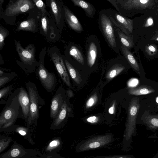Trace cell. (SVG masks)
<instances>
[{
  "label": "cell",
  "mask_w": 158,
  "mask_h": 158,
  "mask_svg": "<svg viewBox=\"0 0 158 158\" xmlns=\"http://www.w3.org/2000/svg\"><path fill=\"white\" fill-rule=\"evenodd\" d=\"M20 89L14 91L5 102V106L0 115V132L11 126L17 119L24 120L22 109L18 100Z\"/></svg>",
  "instance_id": "obj_1"
},
{
  "label": "cell",
  "mask_w": 158,
  "mask_h": 158,
  "mask_svg": "<svg viewBox=\"0 0 158 158\" xmlns=\"http://www.w3.org/2000/svg\"><path fill=\"white\" fill-rule=\"evenodd\" d=\"M36 6L33 0H10L5 9L0 12V19L10 25H14L17 16L29 13Z\"/></svg>",
  "instance_id": "obj_2"
},
{
  "label": "cell",
  "mask_w": 158,
  "mask_h": 158,
  "mask_svg": "<svg viewBox=\"0 0 158 158\" xmlns=\"http://www.w3.org/2000/svg\"><path fill=\"white\" fill-rule=\"evenodd\" d=\"M30 99V112L26 122L28 128L31 130V126L36 125L39 117L40 106H44L45 101L39 95L35 84L31 82L26 84Z\"/></svg>",
  "instance_id": "obj_3"
},
{
  "label": "cell",
  "mask_w": 158,
  "mask_h": 158,
  "mask_svg": "<svg viewBox=\"0 0 158 158\" xmlns=\"http://www.w3.org/2000/svg\"><path fill=\"white\" fill-rule=\"evenodd\" d=\"M42 154L36 149L26 148L15 141L8 151L0 155V158H40Z\"/></svg>",
  "instance_id": "obj_4"
},
{
  "label": "cell",
  "mask_w": 158,
  "mask_h": 158,
  "mask_svg": "<svg viewBox=\"0 0 158 158\" xmlns=\"http://www.w3.org/2000/svg\"><path fill=\"white\" fill-rule=\"evenodd\" d=\"M46 51V48L45 47L40 53L38 75L44 87L47 91L50 92L54 89L56 80L55 75L53 73L49 72L44 66V58Z\"/></svg>",
  "instance_id": "obj_5"
},
{
  "label": "cell",
  "mask_w": 158,
  "mask_h": 158,
  "mask_svg": "<svg viewBox=\"0 0 158 158\" xmlns=\"http://www.w3.org/2000/svg\"><path fill=\"white\" fill-rule=\"evenodd\" d=\"M140 105L139 99L136 97L131 101L128 108V116L124 136L126 140H129L134 134L136 128V122Z\"/></svg>",
  "instance_id": "obj_6"
},
{
  "label": "cell",
  "mask_w": 158,
  "mask_h": 158,
  "mask_svg": "<svg viewBox=\"0 0 158 158\" xmlns=\"http://www.w3.org/2000/svg\"><path fill=\"white\" fill-rule=\"evenodd\" d=\"M46 5L52 19L55 23L58 29L63 26L64 19L63 10L64 4L62 0H46Z\"/></svg>",
  "instance_id": "obj_7"
},
{
  "label": "cell",
  "mask_w": 158,
  "mask_h": 158,
  "mask_svg": "<svg viewBox=\"0 0 158 158\" xmlns=\"http://www.w3.org/2000/svg\"><path fill=\"white\" fill-rule=\"evenodd\" d=\"M99 15V23L102 32L110 45L114 48L116 46V43L114 25L105 10H101Z\"/></svg>",
  "instance_id": "obj_8"
},
{
  "label": "cell",
  "mask_w": 158,
  "mask_h": 158,
  "mask_svg": "<svg viewBox=\"0 0 158 158\" xmlns=\"http://www.w3.org/2000/svg\"><path fill=\"white\" fill-rule=\"evenodd\" d=\"M156 0H132L130 1L117 3L120 13L124 15L133 9H150L155 4Z\"/></svg>",
  "instance_id": "obj_9"
},
{
  "label": "cell",
  "mask_w": 158,
  "mask_h": 158,
  "mask_svg": "<svg viewBox=\"0 0 158 158\" xmlns=\"http://www.w3.org/2000/svg\"><path fill=\"white\" fill-rule=\"evenodd\" d=\"M40 11L36 6L29 12L27 19L19 24L17 30L36 32L39 25V14Z\"/></svg>",
  "instance_id": "obj_10"
},
{
  "label": "cell",
  "mask_w": 158,
  "mask_h": 158,
  "mask_svg": "<svg viewBox=\"0 0 158 158\" xmlns=\"http://www.w3.org/2000/svg\"><path fill=\"white\" fill-rule=\"evenodd\" d=\"M112 139V136L110 135L94 137L81 144L79 150L81 152L99 148L111 142Z\"/></svg>",
  "instance_id": "obj_11"
},
{
  "label": "cell",
  "mask_w": 158,
  "mask_h": 158,
  "mask_svg": "<svg viewBox=\"0 0 158 158\" xmlns=\"http://www.w3.org/2000/svg\"><path fill=\"white\" fill-rule=\"evenodd\" d=\"M15 42L16 50L22 62L27 65L32 64L35 59L34 46L30 44L24 48L19 42L15 40Z\"/></svg>",
  "instance_id": "obj_12"
},
{
  "label": "cell",
  "mask_w": 158,
  "mask_h": 158,
  "mask_svg": "<svg viewBox=\"0 0 158 158\" xmlns=\"http://www.w3.org/2000/svg\"><path fill=\"white\" fill-rule=\"evenodd\" d=\"M66 100L65 95L61 88L56 90L51 102L50 116L54 119L58 114L64 102Z\"/></svg>",
  "instance_id": "obj_13"
},
{
  "label": "cell",
  "mask_w": 158,
  "mask_h": 158,
  "mask_svg": "<svg viewBox=\"0 0 158 158\" xmlns=\"http://www.w3.org/2000/svg\"><path fill=\"white\" fill-rule=\"evenodd\" d=\"M105 10L107 13L110 15L130 33H132L134 26L133 20L127 18L113 8H109Z\"/></svg>",
  "instance_id": "obj_14"
},
{
  "label": "cell",
  "mask_w": 158,
  "mask_h": 158,
  "mask_svg": "<svg viewBox=\"0 0 158 158\" xmlns=\"http://www.w3.org/2000/svg\"><path fill=\"white\" fill-rule=\"evenodd\" d=\"M51 58L62 79L68 86L70 87L71 83L69 77L62 58L56 53L52 54Z\"/></svg>",
  "instance_id": "obj_15"
},
{
  "label": "cell",
  "mask_w": 158,
  "mask_h": 158,
  "mask_svg": "<svg viewBox=\"0 0 158 158\" xmlns=\"http://www.w3.org/2000/svg\"><path fill=\"white\" fill-rule=\"evenodd\" d=\"M71 111L67 101L66 100L63 103L56 116L53 119L50 128L56 130L60 128L63 124L69 113Z\"/></svg>",
  "instance_id": "obj_16"
},
{
  "label": "cell",
  "mask_w": 158,
  "mask_h": 158,
  "mask_svg": "<svg viewBox=\"0 0 158 158\" xmlns=\"http://www.w3.org/2000/svg\"><path fill=\"white\" fill-rule=\"evenodd\" d=\"M63 10L64 20L69 26L75 31H82L83 27L78 19L64 4L63 5Z\"/></svg>",
  "instance_id": "obj_17"
},
{
  "label": "cell",
  "mask_w": 158,
  "mask_h": 158,
  "mask_svg": "<svg viewBox=\"0 0 158 158\" xmlns=\"http://www.w3.org/2000/svg\"><path fill=\"white\" fill-rule=\"evenodd\" d=\"M18 100L22 108L24 120L27 122L30 112V99L28 93L23 87L20 88Z\"/></svg>",
  "instance_id": "obj_18"
},
{
  "label": "cell",
  "mask_w": 158,
  "mask_h": 158,
  "mask_svg": "<svg viewBox=\"0 0 158 158\" xmlns=\"http://www.w3.org/2000/svg\"><path fill=\"white\" fill-rule=\"evenodd\" d=\"M39 16V26L42 31L45 34H47L49 30L53 32L56 28H57L55 23L51 18L50 14H46L43 15L40 11Z\"/></svg>",
  "instance_id": "obj_19"
},
{
  "label": "cell",
  "mask_w": 158,
  "mask_h": 158,
  "mask_svg": "<svg viewBox=\"0 0 158 158\" xmlns=\"http://www.w3.org/2000/svg\"><path fill=\"white\" fill-rule=\"evenodd\" d=\"M3 131L15 132L23 136L31 144L34 145L35 144V142L31 136V130L27 127L13 124L4 129Z\"/></svg>",
  "instance_id": "obj_20"
},
{
  "label": "cell",
  "mask_w": 158,
  "mask_h": 158,
  "mask_svg": "<svg viewBox=\"0 0 158 158\" xmlns=\"http://www.w3.org/2000/svg\"><path fill=\"white\" fill-rule=\"evenodd\" d=\"M70 0L75 6H78L83 9L87 17L91 18H94L96 14V10L92 4L85 0Z\"/></svg>",
  "instance_id": "obj_21"
},
{
  "label": "cell",
  "mask_w": 158,
  "mask_h": 158,
  "mask_svg": "<svg viewBox=\"0 0 158 158\" xmlns=\"http://www.w3.org/2000/svg\"><path fill=\"white\" fill-rule=\"evenodd\" d=\"M121 48L123 54L129 64L135 70L140 73L139 67L133 54L127 48L122 44Z\"/></svg>",
  "instance_id": "obj_22"
},
{
  "label": "cell",
  "mask_w": 158,
  "mask_h": 158,
  "mask_svg": "<svg viewBox=\"0 0 158 158\" xmlns=\"http://www.w3.org/2000/svg\"><path fill=\"white\" fill-rule=\"evenodd\" d=\"M155 91V90L151 86L143 85L131 88L128 90V93L130 94L138 96L149 94Z\"/></svg>",
  "instance_id": "obj_23"
},
{
  "label": "cell",
  "mask_w": 158,
  "mask_h": 158,
  "mask_svg": "<svg viewBox=\"0 0 158 158\" xmlns=\"http://www.w3.org/2000/svg\"><path fill=\"white\" fill-rule=\"evenodd\" d=\"M142 118L144 123L150 129H158V116L152 115L149 114L144 113Z\"/></svg>",
  "instance_id": "obj_24"
},
{
  "label": "cell",
  "mask_w": 158,
  "mask_h": 158,
  "mask_svg": "<svg viewBox=\"0 0 158 158\" xmlns=\"http://www.w3.org/2000/svg\"><path fill=\"white\" fill-rule=\"evenodd\" d=\"M97 55L96 46L94 43L92 42L89 45L87 54V62L89 67H92L94 64Z\"/></svg>",
  "instance_id": "obj_25"
},
{
  "label": "cell",
  "mask_w": 158,
  "mask_h": 158,
  "mask_svg": "<svg viewBox=\"0 0 158 158\" xmlns=\"http://www.w3.org/2000/svg\"><path fill=\"white\" fill-rule=\"evenodd\" d=\"M115 29L123 44L128 49L131 48L134 45L132 38L125 34L118 28L115 27Z\"/></svg>",
  "instance_id": "obj_26"
},
{
  "label": "cell",
  "mask_w": 158,
  "mask_h": 158,
  "mask_svg": "<svg viewBox=\"0 0 158 158\" xmlns=\"http://www.w3.org/2000/svg\"><path fill=\"white\" fill-rule=\"evenodd\" d=\"M62 143L60 138L57 137L54 138L46 147L45 151L48 153L56 152L61 148Z\"/></svg>",
  "instance_id": "obj_27"
},
{
  "label": "cell",
  "mask_w": 158,
  "mask_h": 158,
  "mask_svg": "<svg viewBox=\"0 0 158 158\" xmlns=\"http://www.w3.org/2000/svg\"><path fill=\"white\" fill-rule=\"evenodd\" d=\"M65 63L72 78L77 84H80L82 80L78 71L67 60H65Z\"/></svg>",
  "instance_id": "obj_28"
},
{
  "label": "cell",
  "mask_w": 158,
  "mask_h": 158,
  "mask_svg": "<svg viewBox=\"0 0 158 158\" xmlns=\"http://www.w3.org/2000/svg\"><path fill=\"white\" fill-rule=\"evenodd\" d=\"M123 66L117 64L111 68L108 72L106 76V78L110 81L120 74L125 69Z\"/></svg>",
  "instance_id": "obj_29"
},
{
  "label": "cell",
  "mask_w": 158,
  "mask_h": 158,
  "mask_svg": "<svg viewBox=\"0 0 158 158\" xmlns=\"http://www.w3.org/2000/svg\"><path fill=\"white\" fill-rule=\"evenodd\" d=\"M69 53L78 62L82 65L84 64V60L83 56L77 47L74 46H72L70 49Z\"/></svg>",
  "instance_id": "obj_30"
},
{
  "label": "cell",
  "mask_w": 158,
  "mask_h": 158,
  "mask_svg": "<svg viewBox=\"0 0 158 158\" xmlns=\"http://www.w3.org/2000/svg\"><path fill=\"white\" fill-rule=\"evenodd\" d=\"M13 138L6 136H0V153L5 150L12 141Z\"/></svg>",
  "instance_id": "obj_31"
},
{
  "label": "cell",
  "mask_w": 158,
  "mask_h": 158,
  "mask_svg": "<svg viewBox=\"0 0 158 158\" xmlns=\"http://www.w3.org/2000/svg\"><path fill=\"white\" fill-rule=\"evenodd\" d=\"M9 34V32L5 28L0 26V50H1L4 45V41L5 38Z\"/></svg>",
  "instance_id": "obj_32"
},
{
  "label": "cell",
  "mask_w": 158,
  "mask_h": 158,
  "mask_svg": "<svg viewBox=\"0 0 158 158\" xmlns=\"http://www.w3.org/2000/svg\"><path fill=\"white\" fill-rule=\"evenodd\" d=\"M36 6L41 11L42 14H50L48 11L46 9V4L42 0H33Z\"/></svg>",
  "instance_id": "obj_33"
},
{
  "label": "cell",
  "mask_w": 158,
  "mask_h": 158,
  "mask_svg": "<svg viewBox=\"0 0 158 158\" xmlns=\"http://www.w3.org/2000/svg\"><path fill=\"white\" fill-rule=\"evenodd\" d=\"M145 51L146 53L149 56L156 55L158 51L157 47L153 44H148L145 46Z\"/></svg>",
  "instance_id": "obj_34"
},
{
  "label": "cell",
  "mask_w": 158,
  "mask_h": 158,
  "mask_svg": "<svg viewBox=\"0 0 158 158\" xmlns=\"http://www.w3.org/2000/svg\"><path fill=\"white\" fill-rule=\"evenodd\" d=\"M107 13L114 25L116 27L119 29L123 32L125 34L129 35L130 33L126 29H125L118 22L110 15L108 13Z\"/></svg>",
  "instance_id": "obj_35"
},
{
  "label": "cell",
  "mask_w": 158,
  "mask_h": 158,
  "mask_svg": "<svg viewBox=\"0 0 158 158\" xmlns=\"http://www.w3.org/2000/svg\"><path fill=\"white\" fill-rule=\"evenodd\" d=\"M98 100V97L97 93H95L92 95L88 100L86 103V107L87 108L90 107L96 103Z\"/></svg>",
  "instance_id": "obj_36"
},
{
  "label": "cell",
  "mask_w": 158,
  "mask_h": 158,
  "mask_svg": "<svg viewBox=\"0 0 158 158\" xmlns=\"http://www.w3.org/2000/svg\"><path fill=\"white\" fill-rule=\"evenodd\" d=\"M12 86L10 85L0 90V98L1 99L5 98L8 95L12 89Z\"/></svg>",
  "instance_id": "obj_37"
},
{
  "label": "cell",
  "mask_w": 158,
  "mask_h": 158,
  "mask_svg": "<svg viewBox=\"0 0 158 158\" xmlns=\"http://www.w3.org/2000/svg\"><path fill=\"white\" fill-rule=\"evenodd\" d=\"M63 157L60 156L59 154H58L56 152L54 153H48L47 154H42L40 158H62Z\"/></svg>",
  "instance_id": "obj_38"
},
{
  "label": "cell",
  "mask_w": 158,
  "mask_h": 158,
  "mask_svg": "<svg viewBox=\"0 0 158 158\" xmlns=\"http://www.w3.org/2000/svg\"><path fill=\"white\" fill-rule=\"evenodd\" d=\"M10 77H7L0 76V87L3 86L9 81Z\"/></svg>",
  "instance_id": "obj_39"
},
{
  "label": "cell",
  "mask_w": 158,
  "mask_h": 158,
  "mask_svg": "<svg viewBox=\"0 0 158 158\" xmlns=\"http://www.w3.org/2000/svg\"><path fill=\"white\" fill-rule=\"evenodd\" d=\"M98 120V118L96 116H92L87 119V121L91 123H96Z\"/></svg>",
  "instance_id": "obj_40"
},
{
  "label": "cell",
  "mask_w": 158,
  "mask_h": 158,
  "mask_svg": "<svg viewBox=\"0 0 158 158\" xmlns=\"http://www.w3.org/2000/svg\"><path fill=\"white\" fill-rule=\"evenodd\" d=\"M108 2H109L115 8V10H117L120 13V11L118 8L117 5V3L116 0H106Z\"/></svg>",
  "instance_id": "obj_41"
},
{
  "label": "cell",
  "mask_w": 158,
  "mask_h": 158,
  "mask_svg": "<svg viewBox=\"0 0 158 158\" xmlns=\"http://www.w3.org/2000/svg\"><path fill=\"white\" fill-rule=\"evenodd\" d=\"M153 23V21L152 18L150 17L147 20L145 26L146 27H149L152 25Z\"/></svg>",
  "instance_id": "obj_42"
},
{
  "label": "cell",
  "mask_w": 158,
  "mask_h": 158,
  "mask_svg": "<svg viewBox=\"0 0 158 158\" xmlns=\"http://www.w3.org/2000/svg\"><path fill=\"white\" fill-rule=\"evenodd\" d=\"M150 40H152L158 41V30L155 32L154 35L152 37Z\"/></svg>",
  "instance_id": "obj_43"
},
{
  "label": "cell",
  "mask_w": 158,
  "mask_h": 158,
  "mask_svg": "<svg viewBox=\"0 0 158 158\" xmlns=\"http://www.w3.org/2000/svg\"><path fill=\"white\" fill-rule=\"evenodd\" d=\"M115 110V103L114 102L112 106L109 108V112L111 114H113Z\"/></svg>",
  "instance_id": "obj_44"
},
{
  "label": "cell",
  "mask_w": 158,
  "mask_h": 158,
  "mask_svg": "<svg viewBox=\"0 0 158 158\" xmlns=\"http://www.w3.org/2000/svg\"><path fill=\"white\" fill-rule=\"evenodd\" d=\"M105 157V158H129V157H127L126 156H100V157Z\"/></svg>",
  "instance_id": "obj_45"
},
{
  "label": "cell",
  "mask_w": 158,
  "mask_h": 158,
  "mask_svg": "<svg viewBox=\"0 0 158 158\" xmlns=\"http://www.w3.org/2000/svg\"><path fill=\"white\" fill-rule=\"evenodd\" d=\"M68 96L69 98H71L73 96V94L71 90H68L67 91Z\"/></svg>",
  "instance_id": "obj_46"
},
{
  "label": "cell",
  "mask_w": 158,
  "mask_h": 158,
  "mask_svg": "<svg viewBox=\"0 0 158 158\" xmlns=\"http://www.w3.org/2000/svg\"><path fill=\"white\" fill-rule=\"evenodd\" d=\"M4 2V0H0V12H1L3 9L2 6Z\"/></svg>",
  "instance_id": "obj_47"
},
{
  "label": "cell",
  "mask_w": 158,
  "mask_h": 158,
  "mask_svg": "<svg viewBox=\"0 0 158 158\" xmlns=\"http://www.w3.org/2000/svg\"><path fill=\"white\" fill-rule=\"evenodd\" d=\"M3 72L1 70H0V76H1L3 73Z\"/></svg>",
  "instance_id": "obj_48"
},
{
  "label": "cell",
  "mask_w": 158,
  "mask_h": 158,
  "mask_svg": "<svg viewBox=\"0 0 158 158\" xmlns=\"http://www.w3.org/2000/svg\"><path fill=\"white\" fill-rule=\"evenodd\" d=\"M156 101L158 103V97H157L156 98Z\"/></svg>",
  "instance_id": "obj_49"
},
{
  "label": "cell",
  "mask_w": 158,
  "mask_h": 158,
  "mask_svg": "<svg viewBox=\"0 0 158 158\" xmlns=\"http://www.w3.org/2000/svg\"><path fill=\"white\" fill-rule=\"evenodd\" d=\"M118 0H116V1H118Z\"/></svg>",
  "instance_id": "obj_50"
},
{
  "label": "cell",
  "mask_w": 158,
  "mask_h": 158,
  "mask_svg": "<svg viewBox=\"0 0 158 158\" xmlns=\"http://www.w3.org/2000/svg\"><path fill=\"white\" fill-rule=\"evenodd\" d=\"M157 7H158V6H157Z\"/></svg>",
  "instance_id": "obj_51"
}]
</instances>
